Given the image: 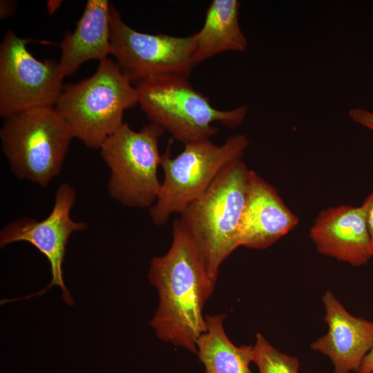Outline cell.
I'll list each match as a JSON object with an SVG mask.
<instances>
[{
    "mask_svg": "<svg viewBox=\"0 0 373 373\" xmlns=\"http://www.w3.org/2000/svg\"><path fill=\"white\" fill-rule=\"evenodd\" d=\"M31 39L5 34L0 46V116L3 119L29 109L55 106L65 78L59 62L37 59L28 50Z\"/></svg>",
    "mask_w": 373,
    "mask_h": 373,
    "instance_id": "9c48e42d",
    "label": "cell"
},
{
    "mask_svg": "<svg viewBox=\"0 0 373 373\" xmlns=\"http://www.w3.org/2000/svg\"><path fill=\"white\" fill-rule=\"evenodd\" d=\"M73 137L55 106L10 115L0 129L1 149L12 173L42 187L59 175Z\"/></svg>",
    "mask_w": 373,
    "mask_h": 373,
    "instance_id": "8992f818",
    "label": "cell"
},
{
    "mask_svg": "<svg viewBox=\"0 0 373 373\" xmlns=\"http://www.w3.org/2000/svg\"><path fill=\"white\" fill-rule=\"evenodd\" d=\"M357 373H373V347L364 358Z\"/></svg>",
    "mask_w": 373,
    "mask_h": 373,
    "instance_id": "ffe728a7",
    "label": "cell"
},
{
    "mask_svg": "<svg viewBox=\"0 0 373 373\" xmlns=\"http://www.w3.org/2000/svg\"><path fill=\"white\" fill-rule=\"evenodd\" d=\"M112 55L123 75L136 85L162 76L189 77L193 64V34L186 37L140 32L128 26L111 4Z\"/></svg>",
    "mask_w": 373,
    "mask_h": 373,
    "instance_id": "ba28073f",
    "label": "cell"
},
{
    "mask_svg": "<svg viewBox=\"0 0 373 373\" xmlns=\"http://www.w3.org/2000/svg\"><path fill=\"white\" fill-rule=\"evenodd\" d=\"M318 251L360 267L373 256L362 207L339 205L321 211L309 229Z\"/></svg>",
    "mask_w": 373,
    "mask_h": 373,
    "instance_id": "4fadbf2b",
    "label": "cell"
},
{
    "mask_svg": "<svg viewBox=\"0 0 373 373\" xmlns=\"http://www.w3.org/2000/svg\"><path fill=\"white\" fill-rule=\"evenodd\" d=\"M361 207L365 216L366 224L371 243V249L373 255V191L365 198Z\"/></svg>",
    "mask_w": 373,
    "mask_h": 373,
    "instance_id": "d6986e66",
    "label": "cell"
},
{
    "mask_svg": "<svg viewBox=\"0 0 373 373\" xmlns=\"http://www.w3.org/2000/svg\"><path fill=\"white\" fill-rule=\"evenodd\" d=\"M135 89L137 102L151 123L184 144L210 140L219 131L215 122L237 127L247 113L246 106L227 111L216 108L182 76L152 78L136 85Z\"/></svg>",
    "mask_w": 373,
    "mask_h": 373,
    "instance_id": "277c9868",
    "label": "cell"
},
{
    "mask_svg": "<svg viewBox=\"0 0 373 373\" xmlns=\"http://www.w3.org/2000/svg\"><path fill=\"white\" fill-rule=\"evenodd\" d=\"M172 236L169 251L151 262L148 277L159 304L150 324L161 341L197 354V341L207 328L203 308L215 283L179 218Z\"/></svg>",
    "mask_w": 373,
    "mask_h": 373,
    "instance_id": "6da1fadb",
    "label": "cell"
},
{
    "mask_svg": "<svg viewBox=\"0 0 373 373\" xmlns=\"http://www.w3.org/2000/svg\"><path fill=\"white\" fill-rule=\"evenodd\" d=\"M322 300L328 330L310 347L330 359L334 373H357L373 347V322L352 315L331 291Z\"/></svg>",
    "mask_w": 373,
    "mask_h": 373,
    "instance_id": "7c38bea8",
    "label": "cell"
},
{
    "mask_svg": "<svg viewBox=\"0 0 373 373\" xmlns=\"http://www.w3.org/2000/svg\"><path fill=\"white\" fill-rule=\"evenodd\" d=\"M225 314L205 315L206 331L196 343L197 354L206 373H253L252 345H235L223 327Z\"/></svg>",
    "mask_w": 373,
    "mask_h": 373,
    "instance_id": "2e32d148",
    "label": "cell"
},
{
    "mask_svg": "<svg viewBox=\"0 0 373 373\" xmlns=\"http://www.w3.org/2000/svg\"><path fill=\"white\" fill-rule=\"evenodd\" d=\"M77 193L68 183L61 184L55 193L53 208L44 220L23 218L6 224L0 232V247L4 248L16 242H28L35 247L48 260L52 279L41 291L29 297L43 294L51 287L57 285L61 289L65 303L72 305L73 299L67 289L63 278L62 265L66 245L71 234L85 231L86 222H77L70 216Z\"/></svg>",
    "mask_w": 373,
    "mask_h": 373,
    "instance_id": "30bf717a",
    "label": "cell"
},
{
    "mask_svg": "<svg viewBox=\"0 0 373 373\" xmlns=\"http://www.w3.org/2000/svg\"><path fill=\"white\" fill-rule=\"evenodd\" d=\"M137 102L135 86L123 75L116 61H99L90 77L63 86L55 106L73 137L90 149L101 145L124 122L125 110Z\"/></svg>",
    "mask_w": 373,
    "mask_h": 373,
    "instance_id": "3957f363",
    "label": "cell"
},
{
    "mask_svg": "<svg viewBox=\"0 0 373 373\" xmlns=\"http://www.w3.org/2000/svg\"><path fill=\"white\" fill-rule=\"evenodd\" d=\"M111 4L107 0H88L75 30L65 33L59 44V61L64 77L71 76L85 61H102L112 55Z\"/></svg>",
    "mask_w": 373,
    "mask_h": 373,
    "instance_id": "5bb4252c",
    "label": "cell"
},
{
    "mask_svg": "<svg viewBox=\"0 0 373 373\" xmlns=\"http://www.w3.org/2000/svg\"><path fill=\"white\" fill-rule=\"evenodd\" d=\"M253 352L259 373H299L298 359L274 347L260 333L256 334Z\"/></svg>",
    "mask_w": 373,
    "mask_h": 373,
    "instance_id": "e0dca14e",
    "label": "cell"
},
{
    "mask_svg": "<svg viewBox=\"0 0 373 373\" xmlns=\"http://www.w3.org/2000/svg\"><path fill=\"white\" fill-rule=\"evenodd\" d=\"M298 221L276 188L251 170L238 228V246L266 249L294 229Z\"/></svg>",
    "mask_w": 373,
    "mask_h": 373,
    "instance_id": "8fae6325",
    "label": "cell"
},
{
    "mask_svg": "<svg viewBox=\"0 0 373 373\" xmlns=\"http://www.w3.org/2000/svg\"><path fill=\"white\" fill-rule=\"evenodd\" d=\"M164 132L153 123L139 131L124 123L102 143L100 154L111 171L107 189L112 199L130 208L150 209L155 204L161 186L158 143Z\"/></svg>",
    "mask_w": 373,
    "mask_h": 373,
    "instance_id": "52a82bcc",
    "label": "cell"
},
{
    "mask_svg": "<svg viewBox=\"0 0 373 373\" xmlns=\"http://www.w3.org/2000/svg\"><path fill=\"white\" fill-rule=\"evenodd\" d=\"M240 2L213 0L205 15L202 28L193 34L195 66L225 51L244 52L248 41L239 23Z\"/></svg>",
    "mask_w": 373,
    "mask_h": 373,
    "instance_id": "9a60e30c",
    "label": "cell"
},
{
    "mask_svg": "<svg viewBox=\"0 0 373 373\" xmlns=\"http://www.w3.org/2000/svg\"><path fill=\"white\" fill-rule=\"evenodd\" d=\"M16 3L11 1H1L0 3V16L1 19H4L11 15L16 6Z\"/></svg>",
    "mask_w": 373,
    "mask_h": 373,
    "instance_id": "44dd1931",
    "label": "cell"
},
{
    "mask_svg": "<svg viewBox=\"0 0 373 373\" xmlns=\"http://www.w3.org/2000/svg\"><path fill=\"white\" fill-rule=\"evenodd\" d=\"M251 171L242 159L235 161L180 214L182 226L214 283L221 264L239 247L237 232Z\"/></svg>",
    "mask_w": 373,
    "mask_h": 373,
    "instance_id": "7a4b0ae2",
    "label": "cell"
},
{
    "mask_svg": "<svg viewBox=\"0 0 373 373\" xmlns=\"http://www.w3.org/2000/svg\"><path fill=\"white\" fill-rule=\"evenodd\" d=\"M61 0H48L46 3V9L50 15H53L62 3Z\"/></svg>",
    "mask_w": 373,
    "mask_h": 373,
    "instance_id": "7402d4cb",
    "label": "cell"
},
{
    "mask_svg": "<svg viewBox=\"0 0 373 373\" xmlns=\"http://www.w3.org/2000/svg\"><path fill=\"white\" fill-rule=\"evenodd\" d=\"M249 144L246 135L235 134L220 145L210 140L184 144L183 151L172 157L170 142L162 155L164 179L156 202L149 209L152 222L162 226L173 213L180 214L204 193L225 168L242 159Z\"/></svg>",
    "mask_w": 373,
    "mask_h": 373,
    "instance_id": "5b68a950",
    "label": "cell"
},
{
    "mask_svg": "<svg viewBox=\"0 0 373 373\" xmlns=\"http://www.w3.org/2000/svg\"><path fill=\"white\" fill-rule=\"evenodd\" d=\"M349 115L354 122L373 131V113L361 108H352L349 111Z\"/></svg>",
    "mask_w": 373,
    "mask_h": 373,
    "instance_id": "ac0fdd59",
    "label": "cell"
}]
</instances>
